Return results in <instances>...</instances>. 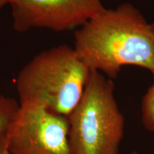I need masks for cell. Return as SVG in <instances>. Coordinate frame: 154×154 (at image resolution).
<instances>
[{
    "label": "cell",
    "instance_id": "277c9868",
    "mask_svg": "<svg viewBox=\"0 0 154 154\" xmlns=\"http://www.w3.org/2000/svg\"><path fill=\"white\" fill-rule=\"evenodd\" d=\"M66 116L36 102L19 103L5 134L10 154H72Z\"/></svg>",
    "mask_w": 154,
    "mask_h": 154
},
{
    "label": "cell",
    "instance_id": "8992f818",
    "mask_svg": "<svg viewBox=\"0 0 154 154\" xmlns=\"http://www.w3.org/2000/svg\"><path fill=\"white\" fill-rule=\"evenodd\" d=\"M19 109V103L0 93V136L6 134Z\"/></svg>",
    "mask_w": 154,
    "mask_h": 154
},
{
    "label": "cell",
    "instance_id": "5b68a950",
    "mask_svg": "<svg viewBox=\"0 0 154 154\" xmlns=\"http://www.w3.org/2000/svg\"><path fill=\"white\" fill-rule=\"evenodd\" d=\"M17 32L47 29L60 32L82 27L106 9L101 0H9Z\"/></svg>",
    "mask_w": 154,
    "mask_h": 154
},
{
    "label": "cell",
    "instance_id": "6da1fadb",
    "mask_svg": "<svg viewBox=\"0 0 154 154\" xmlns=\"http://www.w3.org/2000/svg\"><path fill=\"white\" fill-rule=\"evenodd\" d=\"M74 49L91 70L116 79L134 65L154 75V30L138 9L124 3L105 9L74 34Z\"/></svg>",
    "mask_w": 154,
    "mask_h": 154
},
{
    "label": "cell",
    "instance_id": "9c48e42d",
    "mask_svg": "<svg viewBox=\"0 0 154 154\" xmlns=\"http://www.w3.org/2000/svg\"><path fill=\"white\" fill-rule=\"evenodd\" d=\"M9 0H0V11L5 6L9 5Z\"/></svg>",
    "mask_w": 154,
    "mask_h": 154
},
{
    "label": "cell",
    "instance_id": "3957f363",
    "mask_svg": "<svg viewBox=\"0 0 154 154\" xmlns=\"http://www.w3.org/2000/svg\"><path fill=\"white\" fill-rule=\"evenodd\" d=\"M67 119L72 154H119L125 119L112 79L91 70L82 99Z\"/></svg>",
    "mask_w": 154,
    "mask_h": 154
},
{
    "label": "cell",
    "instance_id": "ba28073f",
    "mask_svg": "<svg viewBox=\"0 0 154 154\" xmlns=\"http://www.w3.org/2000/svg\"><path fill=\"white\" fill-rule=\"evenodd\" d=\"M0 154H10L6 146L5 134L0 136Z\"/></svg>",
    "mask_w": 154,
    "mask_h": 154
},
{
    "label": "cell",
    "instance_id": "30bf717a",
    "mask_svg": "<svg viewBox=\"0 0 154 154\" xmlns=\"http://www.w3.org/2000/svg\"><path fill=\"white\" fill-rule=\"evenodd\" d=\"M131 154H138V153H137V152H136V151H134V152H132V153H131Z\"/></svg>",
    "mask_w": 154,
    "mask_h": 154
},
{
    "label": "cell",
    "instance_id": "52a82bcc",
    "mask_svg": "<svg viewBox=\"0 0 154 154\" xmlns=\"http://www.w3.org/2000/svg\"><path fill=\"white\" fill-rule=\"evenodd\" d=\"M141 121L148 131L154 133V80L142 99Z\"/></svg>",
    "mask_w": 154,
    "mask_h": 154
},
{
    "label": "cell",
    "instance_id": "8fae6325",
    "mask_svg": "<svg viewBox=\"0 0 154 154\" xmlns=\"http://www.w3.org/2000/svg\"><path fill=\"white\" fill-rule=\"evenodd\" d=\"M151 26H152V27H153V30H154V22L152 23L151 24Z\"/></svg>",
    "mask_w": 154,
    "mask_h": 154
},
{
    "label": "cell",
    "instance_id": "7a4b0ae2",
    "mask_svg": "<svg viewBox=\"0 0 154 154\" xmlns=\"http://www.w3.org/2000/svg\"><path fill=\"white\" fill-rule=\"evenodd\" d=\"M91 72L74 48L64 44L44 50L17 74L19 103L36 102L67 117L82 99Z\"/></svg>",
    "mask_w": 154,
    "mask_h": 154
}]
</instances>
